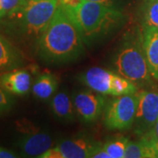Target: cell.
Returning <instances> with one entry per match:
<instances>
[{
    "label": "cell",
    "instance_id": "obj_1",
    "mask_svg": "<svg viewBox=\"0 0 158 158\" xmlns=\"http://www.w3.org/2000/svg\"><path fill=\"white\" fill-rule=\"evenodd\" d=\"M85 51V40L73 19L60 4L37 40V53L49 64L72 62Z\"/></svg>",
    "mask_w": 158,
    "mask_h": 158
},
{
    "label": "cell",
    "instance_id": "obj_2",
    "mask_svg": "<svg viewBox=\"0 0 158 158\" xmlns=\"http://www.w3.org/2000/svg\"><path fill=\"white\" fill-rule=\"evenodd\" d=\"M64 9L77 24L85 43H90L112 32L123 17L118 8L86 0L75 8Z\"/></svg>",
    "mask_w": 158,
    "mask_h": 158
},
{
    "label": "cell",
    "instance_id": "obj_3",
    "mask_svg": "<svg viewBox=\"0 0 158 158\" xmlns=\"http://www.w3.org/2000/svg\"><path fill=\"white\" fill-rule=\"evenodd\" d=\"M59 0H24L6 17L19 34L28 39L39 40L54 17Z\"/></svg>",
    "mask_w": 158,
    "mask_h": 158
},
{
    "label": "cell",
    "instance_id": "obj_4",
    "mask_svg": "<svg viewBox=\"0 0 158 158\" xmlns=\"http://www.w3.org/2000/svg\"><path fill=\"white\" fill-rule=\"evenodd\" d=\"M114 65L118 74L137 86L152 82L153 77L142 48L141 35L139 39L125 42L115 57Z\"/></svg>",
    "mask_w": 158,
    "mask_h": 158
},
{
    "label": "cell",
    "instance_id": "obj_5",
    "mask_svg": "<svg viewBox=\"0 0 158 158\" xmlns=\"http://www.w3.org/2000/svg\"><path fill=\"white\" fill-rule=\"evenodd\" d=\"M80 79L90 90L102 95L118 97L139 91L138 86L132 81L100 67L90 68Z\"/></svg>",
    "mask_w": 158,
    "mask_h": 158
},
{
    "label": "cell",
    "instance_id": "obj_6",
    "mask_svg": "<svg viewBox=\"0 0 158 158\" xmlns=\"http://www.w3.org/2000/svg\"><path fill=\"white\" fill-rule=\"evenodd\" d=\"M139 102L138 92L116 97L105 109L104 123L108 129L126 130L135 124Z\"/></svg>",
    "mask_w": 158,
    "mask_h": 158
},
{
    "label": "cell",
    "instance_id": "obj_7",
    "mask_svg": "<svg viewBox=\"0 0 158 158\" xmlns=\"http://www.w3.org/2000/svg\"><path fill=\"white\" fill-rule=\"evenodd\" d=\"M102 147L100 143L84 138L64 140L39 158H89Z\"/></svg>",
    "mask_w": 158,
    "mask_h": 158
},
{
    "label": "cell",
    "instance_id": "obj_8",
    "mask_svg": "<svg viewBox=\"0 0 158 158\" xmlns=\"http://www.w3.org/2000/svg\"><path fill=\"white\" fill-rule=\"evenodd\" d=\"M138 95L135 125L137 133L142 135L152 128L158 119V90H139Z\"/></svg>",
    "mask_w": 158,
    "mask_h": 158
},
{
    "label": "cell",
    "instance_id": "obj_9",
    "mask_svg": "<svg viewBox=\"0 0 158 158\" xmlns=\"http://www.w3.org/2000/svg\"><path fill=\"white\" fill-rule=\"evenodd\" d=\"M73 102L77 116L85 123L97 121L106 106L104 95L95 91L77 92Z\"/></svg>",
    "mask_w": 158,
    "mask_h": 158
},
{
    "label": "cell",
    "instance_id": "obj_10",
    "mask_svg": "<svg viewBox=\"0 0 158 158\" xmlns=\"http://www.w3.org/2000/svg\"><path fill=\"white\" fill-rule=\"evenodd\" d=\"M17 147L23 156L39 158L53 147V139L44 132L29 133L18 141Z\"/></svg>",
    "mask_w": 158,
    "mask_h": 158
},
{
    "label": "cell",
    "instance_id": "obj_11",
    "mask_svg": "<svg viewBox=\"0 0 158 158\" xmlns=\"http://www.w3.org/2000/svg\"><path fill=\"white\" fill-rule=\"evenodd\" d=\"M32 85V77L25 69H15L0 74V87L12 95L27 94Z\"/></svg>",
    "mask_w": 158,
    "mask_h": 158
},
{
    "label": "cell",
    "instance_id": "obj_12",
    "mask_svg": "<svg viewBox=\"0 0 158 158\" xmlns=\"http://www.w3.org/2000/svg\"><path fill=\"white\" fill-rule=\"evenodd\" d=\"M141 42L149 71L158 81V28L143 27Z\"/></svg>",
    "mask_w": 158,
    "mask_h": 158
},
{
    "label": "cell",
    "instance_id": "obj_13",
    "mask_svg": "<svg viewBox=\"0 0 158 158\" xmlns=\"http://www.w3.org/2000/svg\"><path fill=\"white\" fill-rule=\"evenodd\" d=\"M23 64L21 53L0 35V74L19 68Z\"/></svg>",
    "mask_w": 158,
    "mask_h": 158
},
{
    "label": "cell",
    "instance_id": "obj_14",
    "mask_svg": "<svg viewBox=\"0 0 158 158\" xmlns=\"http://www.w3.org/2000/svg\"><path fill=\"white\" fill-rule=\"evenodd\" d=\"M51 110L55 117L62 122L73 121L77 114L74 102L64 91L58 92L52 98Z\"/></svg>",
    "mask_w": 158,
    "mask_h": 158
},
{
    "label": "cell",
    "instance_id": "obj_15",
    "mask_svg": "<svg viewBox=\"0 0 158 158\" xmlns=\"http://www.w3.org/2000/svg\"><path fill=\"white\" fill-rule=\"evenodd\" d=\"M57 87L58 80L56 76L50 73H42L33 85L32 92L36 98L47 100L55 94Z\"/></svg>",
    "mask_w": 158,
    "mask_h": 158
},
{
    "label": "cell",
    "instance_id": "obj_16",
    "mask_svg": "<svg viewBox=\"0 0 158 158\" xmlns=\"http://www.w3.org/2000/svg\"><path fill=\"white\" fill-rule=\"evenodd\" d=\"M143 27L158 28V0H144L141 6Z\"/></svg>",
    "mask_w": 158,
    "mask_h": 158
},
{
    "label": "cell",
    "instance_id": "obj_17",
    "mask_svg": "<svg viewBox=\"0 0 158 158\" xmlns=\"http://www.w3.org/2000/svg\"><path fill=\"white\" fill-rule=\"evenodd\" d=\"M128 141V139L121 137L107 141L102 145V148L108 153L110 158H124L126 147Z\"/></svg>",
    "mask_w": 158,
    "mask_h": 158
},
{
    "label": "cell",
    "instance_id": "obj_18",
    "mask_svg": "<svg viewBox=\"0 0 158 158\" xmlns=\"http://www.w3.org/2000/svg\"><path fill=\"white\" fill-rule=\"evenodd\" d=\"M24 0H0V19L8 16L23 3Z\"/></svg>",
    "mask_w": 158,
    "mask_h": 158
},
{
    "label": "cell",
    "instance_id": "obj_19",
    "mask_svg": "<svg viewBox=\"0 0 158 158\" xmlns=\"http://www.w3.org/2000/svg\"><path fill=\"white\" fill-rule=\"evenodd\" d=\"M14 105L12 94L0 87V115L9 112Z\"/></svg>",
    "mask_w": 158,
    "mask_h": 158
},
{
    "label": "cell",
    "instance_id": "obj_20",
    "mask_svg": "<svg viewBox=\"0 0 158 158\" xmlns=\"http://www.w3.org/2000/svg\"><path fill=\"white\" fill-rule=\"evenodd\" d=\"M141 136H143L144 138H146L148 141L151 142L153 145L157 148L158 150V119L151 129Z\"/></svg>",
    "mask_w": 158,
    "mask_h": 158
},
{
    "label": "cell",
    "instance_id": "obj_21",
    "mask_svg": "<svg viewBox=\"0 0 158 158\" xmlns=\"http://www.w3.org/2000/svg\"><path fill=\"white\" fill-rule=\"evenodd\" d=\"M84 0H59V4L64 8H75Z\"/></svg>",
    "mask_w": 158,
    "mask_h": 158
},
{
    "label": "cell",
    "instance_id": "obj_22",
    "mask_svg": "<svg viewBox=\"0 0 158 158\" xmlns=\"http://www.w3.org/2000/svg\"><path fill=\"white\" fill-rule=\"evenodd\" d=\"M18 156H17L15 153L0 147V158H16Z\"/></svg>",
    "mask_w": 158,
    "mask_h": 158
},
{
    "label": "cell",
    "instance_id": "obj_23",
    "mask_svg": "<svg viewBox=\"0 0 158 158\" xmlns=\"http://www.w3.org/2000/svg\"><path fill=\"white\" fill-rule=\"evenodd\" d=\"M91 158H110V156H109L108 153L101 147L99 149H98L96 152L92 155V157Z\"/></svg>",
    "mask_w": 158,
    "mask_h": 158
},
{
    "label": "cell",
    "instance_id": "obj_24",
    "mask_svg": "<svg viewBox=\"0 0 158 158\" xmlns=\"http://www.w3.org/2000/svg\"><path fill=\"white\" fill-rule=\"evenodd\" d=\"M86 1H92V2H98V3H101L104 5H106V6H112V7H115L117 8L116 6V3L118 0H86Z\"/></svg>",
    "mask_w": 158,
    "mask_h": 158
}]
</instances>
